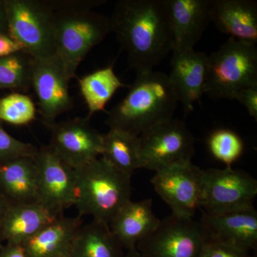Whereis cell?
I'll return each mask as SVG.
<instances>
[{"label":"cell","mask_w":257,"mask_h":257,"mask_svg":"<svg viewBox=\"0 0 257 257\" xmlns=\"http://www.w3.org/2000/svg\"><path fill=\"white\" fill-rule=\"evenodd\" d=\"M178 102L168 75L154 70L140 72L126 95L108 113L106 124L139 137L172 119Z\"/></svg>","instance_id":"obj_3"},{"label":"cell","mask_w":257,"mask_h":257,"mask_svg":"<svg viewBox=\"0 0 257 257\" xmlns=\"http://www.w3.org/2000/svg\"><path fill=\"white\" fill-rule=\"evenodd\" d=\"M0 192L10 204L39 202L35 157L0 162Z\"/></svg>","instance_id":"obj_21"},{"label":"cell","mask_w":257,"mask_h":257,"mask_svg":"<svg viewBox=\"0 0 257 257\" xmlns=\"http://www.w3.org/2000/svg\"><path fill=\"white\" fill-rule=\"evenodd\" d=\"M202 223L209 239L249 253L257 246V212L248 210L221 214L203 213Z\"/></svg>","instance_id":"obj_16"},{"label":"cell","mask_w":257,"mask_h":257,"mask_svg":"<svg viewBox=\"0 0 257 257\" xmlns=\"http://www.w3.org/2000/svg\"><path fill=\"white\" fill-rule=\"evenodd\" d=\"M152 210V199L130 201L109 223L111 233L126 251L136 248L138 243L155 231L160 224Z\"/></svg>","instance_id":"obj_17"},{"label":"cell","mask_w":257,"mask_h":257,"mask_svg":"<svg viewBox=\"0 0 257 257\" xmlns=\"http://www.w3.org/2000/svg\"><path fill=\"white\" fill-rule=\"evenodd\" d=\"M124 257H143L140 254V252L137 250V248L135 249L131 250V251H126V253H125Z\"/></svg>","instance_id":"obj_35"},{"label":"cell","mask_w":257,"mask_h":257,"mask_svg":"<svg viewBox=\"0 0 257 257\" xmlns=\"http://www.w3.org/2000/svg\"><path fill=\"white\" fill-rule=\"evenodd\" d=\"M79 89L87 104L88 117L105 109L115 93L126 85L115 74L112 65L97 69L79 79Z\"/></svg>","instance_id":"obj_24"},{"label":"cell","mask_w":257,"mask_h":257,"mask_svg":"<svg viewBox=\"0 0 257 257\" xmlns=\"http://www.w3.org/2000/svg\"><path fill=\"white\" fill-rule=\"evenodd\" d=\"M37 150L32 144L20 141L7 133L0 121V162L18 157H35Z\"/></svg>","instance_id":"obj_28"},{"label":"cell","mask_w":257,"mask_h":257,"mask_svg":"<svg viewBox=\"0 0 257 257\" xmlns=\"http://www.w3.org/2000/svg\"><path fill=\"white\" fill-rule=\"evenodd\" d=\"M32 60L24 52L0 57V90L31 87Z\"/></svg>","instance_id":"obj_25"},{"label":"cell","mask_w":257,"mask_h":257,"mask_svg":"<svg viewBox=\"0 0 257 257\" xmlns=\"http://www.w3.org/2000/svg\"><path fill=\"white\" fill-rule=\"evenodd\" d=\"M11 36L33 58L55 55V14L47 1L3 0Z\"/></svg>","instance_id":"obj_6"},{"label":"cell","mask_w":257,"mask_h":257,"mask_svg":"<svg viewBox=\"0 0 257 257\" xmlns=\"http://www.w3.org/2000/svg\"><path fill=\"white\" fill-rule=\"evenodd\" d=\"M0 257H27L22 245L6 243L0 248Z\"/></svg>","instance_id":"obj_32"},{"label":"cell","mask_w":257,"mask_h":257,"mask_svg":"<svg viewBox=\"0 0 257 257\" xmlns=\"http://www.w3.org/2000/svg\"><path fill=\"white\" fill-rule=\"evenodd\" d=\"M151 183L173 215L193 219L198 209H201L203 170L192 162L157 171Z\"/></svg>","instance_id":"obj_10"},{"label":"cell","mask_w":257,"mask_h":257,"mask_svg":"<svg viewBox=\"0 0 257 257\" xmlns=\"http://www.w3.org/2000/svg\"><path fill=\"white\" fill-rule=\"evenodd\" d=\"M211 20L219 31L230 37L256 44V1L212 0Z\"/></svg>","instance_id":"obj_18"},{"label":"cell","mask_w":257,"mask_h":257,"mask_svg":"<svg viewBox=\"0 0 257 257\" xmlns=\"http://www.w3.org/2000/svg\"><path fill=\"white\" fill-rule=\"evenodd\" d=\"M39 202L57 214L75 205L77 186L74 170L65 163L50 145L42 147L35 157Z\"/></svg>","instance_id":"obj_11"},{"label":"cell","mask_w":257,"mask_h":257,"mask_svg":"<svg viewBox=\"0 0 257 257\" xmlns=\"http://www.w3.org/2000/svg\"><path fill=\"white\" fill-rule=\"evenodd\" d=\"M24 52L23 47L15 40L9 32H0V57Z\"/></svg>","instance_id":"obj_31"},{"label":"cell","mask_w":257,"mask_h":257,"mask_svg":"<svg viewBox=\"0 0 257 257\" xmlns=\"http://www.w3.org/2000/svg\"><path fill=\"white\" fill-rule=\"evenodd\" d=\"M0 32H9L10 33L3 0H0Z\"/></svg>","instance_id":"obj_34"},{"label":"cell","mask_w":257,"mask_h":257,"mask_svg":"<svg viewBox=\"0 0 257 257\" xmlns=\"http://www.w3.org/2000/svg\"><path fill=\"white\" fill-rule=\"evenodd\" d=\"M51 145L57 155L73 169L101 156L102 134L89 123V118H77L48 125Z\"/></svg>","instance_id":"obj_13"},{"label":"cell","mask_w":257,"mask_h":257,"mask_svg":"<svg viewBox=\"0 0 257 257\" xmlns=\"http://www.w3.org/2000/svg\"><path fill=\"white\" fill-rule=\"evenodd\" d=\"M125 253L109 225L92 220L79 229L69 257H124Z\"/></svg>","instance_id":"obj_22"},{"label":"cell","mask_w":257,"mask_h":257,"mask_svg":"<svg viewBox=\"0 0 257 257\" xmlns=\"http://www.w3.org/2000/svg\"><path fill=\"white\" fill-rule=\"evenodd\" d=\"M77 186L75 205L78 215L109 225L126 203L131 201V177L98 157L74 169Z\"/></svg>","instance_id":"obj_4"},{"label":"cell","mask_w":257,"mask_h":257,"mask_svg":"<svg viewBox=\"0 0 257 257\" xmlns=\"http://www.w3.org/2000/svg\"><path fill=\"white\" fill-rule=\"evenodd\" d=\"M172 51L194 49L211 23L212 0H166Z\"/></svg>","instance_id":"obj_14"},{"label":"cell","mask_w":257,"mask_h":257,"mask_svg":"<svg viewBox=\"0 0 257 257\" xmlns=\"http://www.w3.org/2000/svg\"><path fill=\"white\" fill-rule=\"evenodd\" d=\"M208 239L200 221L172 214L136 248L143 257H200Z\"/></svg>","instance_id":"obj_9"},{"label":"cell","mask_w":257,"mask_h":257,"mask_svg":"<svg viewBox=\"0 0 257 257\" xmlns=\"http://www.w3.org/2000/svg\"><path fill=\"white\" fill-rule=\"evenodd\" d=\"M61 215L40 202L10 204L3 223V241L23 245Z\"/></svg>","instance_id":"obj_20"},{"label":"cell","mask_w":257,"mask_h":257,"mask_svg":"<svg viewBox=\"0 0 257 257\" xmlns=\"http://www.w3.org/2000/svg\"><path fill=\"white\" fill-rule=\"evenodd\" d=\"M101 157L125 175L132 177L140 169L139 137L116 128L102 135Z\"/></svg>","instance_id":"obj_23"},{"label":"cell","mask_w":257,"mask_h":257,"mask_svg":"<svg viewBox=\"0 0 257 257\" xmlns=\"http://www.w3.org/2000/svg\"><path fill=\"white\" fill-rule=\"evenodd\" d=\"M10 204V202L8 199L3 195V193L0 192V248L3 246V243H4L3 238V223H4L5 215Z\"/></svg>","instance_id":"obj_33"},{"label":"cell","mask_w":257,"mask_h":257,"mask_svg":"<svg viewBox=\"0 0 257 257\" xmlns=\"http://www.w3.org/2000/svg\"><path fill=\"white\" fill-rule=\"evenodd\" d=\"M35 103L28 95L13 92L0 98V121L16 126L30 124L36 119Z\"/></svg>","instance_id":"obj_27"},{"label":"cell","mask_w":257,"mask_h":257,"mask_svg":"<svg viewBox=\"0 0 257 257\" xmlns=\"http://www.w3.org/2000/svg\"><path fill=\"white\" fill-rule=\"evenodd\" d=\"M207 146L211 155L226 167H231L244 151V143L241 137L226 128L214 130L207 139Z\"/></svg>","instance_id":"obj_26"},{"label":"cell","mask_w":257,"mask_h":257,"mask_svg":"<svg viewBox=\"0 0 257 257\" xmlns=\"http://www.w3.org/2000/svg\"><path fill=\"white\" fill-rule=\"evenodd\" d=\"M109 18L111 32L137 74L153 70L172 52L166 0H120Z\"/></svg>","instance_id":"obj_1"},{"label":"cell","mask_w":257,"mask_h":257,"mask_svg":"<svg viewBox=\"0 0 257 257\" xmlns=\"http://www.w3.org/2000/svg\"><path fill=\"white\" fill-rule=\"evenodd\" d=\"M82 225L80 216H59L22 245L27 257H69Z\"/></svg>","instance_id":"obj_19"},{"label":"cell","mask_w":257,"mask_h":257,"mask_svg":"<svg viewBox=\"0 0 257 257\" xmlns=\"http://www.w3.org/2000/svg\"><path fill=\"white\" fill-rule=\"evenodd\" d=\"M200 257H254L249 253L245 252L237 248L208 239L203 248Z\"/></svg>","instance_id":"obj_29"},{"label":"cell","mask_w":257,"mask_h":257,"mask_svg":"<svg viewBox=\"0 0 257 257\" xmlns=\"http://www.w3.org/2000/svg\"><path fill=\"white\" fill-rule=\"evenodd\" d=\"M257 86L256 44L229 37L208 56L204 94L212 99H234L244 88Z\"/></svg>","instance_id":"obj_5"},{"label":"cell","mask_w":257,"mask_h":257,"mask_svg":"<svg viewBox=\"0 0 257 257\" xmlns=\"http://www.w3.org/2000/svg\"><path fill=\"white\" fill-rule=\"evenodd\" d=\"M207 66L208 55L204 52L194 49L172 51L168 78L185 111H192L194 104L205 94Z\"/></svg>","instance_id":"obj_15"},{"label":"cell","mask_w":257,"mask_h":257,"mask_svg":"<svg viewBox=\"0 0 257 257\" xmlns=\"http://www.w3.org/2000/svg\"><path fill=\"white\" fill-rule=\"evenodd\" d=\"M234 99L244 106L248 114L257 121V86L241 89L235 96Z\"/></svg>","instance_id":"obj_30"},{"label":"cell","mask_w":257,"mask_h":257,"mask_svg":"<svg viewBox=\"0 0 257 257\" xmlns=\"http://www.w3.org/2000/svg\"><path fill=\"white\" fill-rule=\"evenodd\" d=\"M257 182L247 172L224 169L203 170L202 207L207 214H221L253 208Z\"/></svg>","instance_id":"obj_7"},{"label":"cell","mask_w":257,"mask_h":257,"mask_svg":"<svg viewBox=\"0 0 257 257\" xmlns=\"http://www.w3.org/2000/svg\"><path fill=\"white\" fill-rule=\"evenodd\" d=\"M140 169L157 171L192 162L194 139L183 121L172 119L139 136Z\"/></svg>","instance_id":"obj_8"},{"label":"cell","mask_w":257,"mask_h":257,"mask_svg":"<svg viewBox=\"0 0 257 257\" xmlns=\"http://www.w3.org/2000/svg\"><path fill=\"white\" fill-rule=\"evenodd\" d=\"M55 14V55L69 81L88 53L111 32L110 18L94 12L105 0H51Z\"/></svg>","instance_id":"obj_2"},{"label":"cell","mask_w":257,"mask_h":257,"mask_svg":"<svg viewBox=\"0 0 257 257\" xmlns=\"http://www.w3.org/2000/svg\"><path fill=\"white\" fill-rule=\"evenodd\" d=\"M69 82L57 55L32 60L31 87L36 94L40 114L47 125L72 107Z\"/></svg>","instance_id":"obj_12"}]
</instances>
